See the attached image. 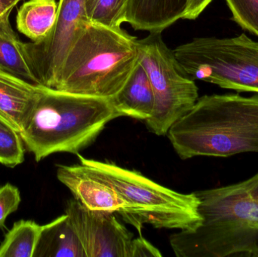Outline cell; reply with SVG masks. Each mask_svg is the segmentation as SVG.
I'll list each match as a JSON object with an SVG mask.
<instances>
[{"label": "cell", "mask_w": 258, "mask_h": 257, "mask_svg": "<svg viewBox=\"0 0 258 257\" xmlns=\"http://www.w3.org/2000/svg\"><path fill=\"white\" fill-rule=\"evenodd\" d=\"M42 229L33 220L15 222L0 244V257L34 256Z\"/></svg>", "instance_id": "e0dca14e"}, {"label": "cell", "mask_w": 258, "mask_h": 257, "mask_svg": "<svg viewBox=\"0 0 258 257\" xmlns=\"http://www.w3.org/2000/svg\"><path fill=\"white\" fill-rule=\"evenodd\" d=\"M57 167V180L83 206L92 211L118 214L130 224L132 208L112 184L81 163Z\"/></svg>", "instance_id": "30bf717a"}, {"label": "cell", "mask_w": 258, "mask_h": 257, "mask_svg": "<svg viewBox=\"0 0 258 257\" xmlns=\"http://www.w3.org/2000/svg\"><path fill=\"white\" fill-rule=\"evenodd\" d=\"M232 21L258 37V0H225Z\"/></svg>", "instance_id": "ffe728a7"}, {"label": "cell", "mask_w": 258, "mask_h": 257, "mask_svg": "<svg viewBox=\"0 0 258 257\" xmlns=\"http://www.w3.org/2000/svg\"><path fill=\"white\" fill-rule=\"evenodd\" d=\"M137 42L140 63L147 72L155 95L154 111L145 124L150 132L163 136L194 107L199 89L164 42L162 33H150Z\"/></svg>", "instance_id": "52a82bcc"}, {"label": "cell", "mask_w": 258, "mask_h": 257, "mask_svg": "<svg viewBox=\"0 0 258 257\" xmlns=\"http://www.w3.org/2000/svg\"><path fill=\"white\" fill-rule=\"evenodd\" d=\"M173 51L192 79L258 94V42L245 33L234 37L195 38Z\"/></svg>", "instance_id": "8992f818"}, {"label": "cell", "mask_w": 258, "mask_h": 257, "mask_svg": "<svg viewBox=\"0 0 258 257\" xmlns=\"http://www.w3.org/2000/svg\"><path fill=\"white\" fill-rule=\"evenodd\" d=\"M20 1L21 0H0V3L9 10H12Z\"/></svg>", "instance_id": "cb8c5ba5"}, {"label": "cell", "mask_w": 258, "mask_h": 257, "mask_svg": "<svg viewBox=\"0 0 258 257\" xmlns=\"http://www.w3.org/2000/svg\"><path fill=\"white\" fill-rule=\"evenodd\" d=\"M122 117L112 98L85 96L43 86L21 131L37 162L54 153L78 155L113 119Z\"/></svg>", "instance_id": "3957f363"}, {"label": "cell", "mask_w": 258, "mask_h": 257, "mask_svg": "<svg viewBox=\"0 0 258 257\" xmlns=\"http://www.w3.org/2000/svg\"><path fill=\"white\" fill-rule=\"evenodd\" d=\"M11 12L0 17V70L41 85L33 69L27 43L21 42L11 25Z\"/></svg>", "instance_id": "5bb4252c"}, {"label": "cell", "mask_w": 258, "mask_h": 257, "mask_svg": "<svg viewBox=\"0 0 258 257\" xmlns=\"http://www.w3.org/2000/svg\"><path fill=\"white\" fill-rule=\"evenodd\" d=\"M80 163L113 186L132 208L131 225L141 235L144 225L156 229L194 231L203 222L195 193L183 194L163 187L135 170L77 155Z\"/></svg>", "instance_id": "5b68a950"}, {"label": "cell", "mask_w": 258, "mask_h": 257, "mask_svg": "<svg viewBox=\"0 0 258 257\" xmlns=\"http://www.w3.org/2000/svg\"><path fill=\"white\" fill-rule=\"evenodd\" d=\"M12 10H9V9H6L5 6H3V5L0 3V17L3 16L5 14L8 13V12H12Z\"/></svg>", "instance_id": "484cf974"}, {"label": "cell", "mask_w": 258, "mask_h": 257, "mask_svg": "<svg viewBox=\"0 0 258 257\" xmlns=\"http://www.w3.org/2000/svg\"><path fill=\"white\" fill-rule=\"evenodd\" d=\"M65 214L86 257H128L133 234L118 220L116 214L92 211L75 199L68 201Z\"/></svg>", "instance_id": "9c48e42d"}, {"label": "cell", "mask_w": 258, "mask_h": 257, "mask_svg": "<svg viewBox=\"0 0 258 257\" xmlns=\"http://www.w3.org/2000/svg\"><path fill=\"white\" fill-rule=\"evenodd\" d=\"M129 0H97L89 21L110 28H119L126 22Z\"/></svg>", "instance_id": "d6986e66"}, {"label": "cell", "mask_w": 258, "mask_h": 257, "mask_svg": "<svg viewBox=\"0 0 258 257\" xmlns=\"http://www.w3.org/2000/svg\"><path fill=\"white\" fill-rule=\"evenodd\" d=\"M42 88L0 70V119L21 133Z\"/></svg>", "instance_id": "8fae6325"}, {"label": "cell", "mask_w": 258, "mask_h": 257, "mask_svg": "<svg viewBox=\"0 0 258 257\" xmlns=\"http://www.w3.org/2000/svg\"><path fill=\"white\" fill-rule=\"evenodd\" d=\"M86 0H59L57 19L49 36L39 44L27 43L41 85L54 89L65 58L82 26L89 21Z\"/></svg>", "instance_id": "ba28073f"}, {"label": "cell", "mask_w": 258, "mask_h": 257, "mask_svg": "<svg viewBox=\"0 0 258 257\" xmlns=\"http://www.w3.org/2000/svg\"><path fill=\"white\" fill-rule=\"evenodd\" d=\"M188 0H129L126 22L135 30L162 33L183 18Z\"/></svg>", "instance_id": "7c38bea8"}, {"label": "cell", "mask_w": 258, "mask_h": 257, "mask_svg": "<svg viewBox=\"0 0 258 257\" xmlns=\"http://www.w3.org/2000/svg\"><path fill=\"white\" fill-rule=\"evenodd\" d=\"M56 0H29L21 5L16 16L17 30L35 44L43 42L57 19Z\"/></svg>", "instance_id": "2e32d148"}, {"label": "cell", "mask_w": 258, "mask_h": 257, "mask_svg": "<svg viewBox=\"0 0 258 257\" xmlns=\"http://www.w3.org/2000/svg\"><path fill=\"white\" fill-rule=\"evenodd\" d=\"M21 202L18 187L11 184L0 187V229L4 227L8 217L18 209Z\"/></svg>", "instance_id": "44dd1931"}, {"label": "cell", "mask_w": 258, "mask_h": 257, "mask_svg": "<svg viewBox=\"0 0 258 257\" xmlns=\"http://www.w3.org/2000/svg\"><path fill=\"white\" fill-rule=\"evenodd\" d=\"M86 257L75 229L66 214L43 225L33 257Z\"/></svg>", "instance_id": "9a60e30c"}, {"label": "cell", "mask_w": 258, "mask_h": 257, "mask_svg": "<svg viewBox=\"0 0 258 257\" xmlns=\"http://www.w3.org/2000/svg\"><path fill=\"white\" fill-rule=\"evenodd\" d=\"M213 0H188L182 19L196 20Z\"/></svg>", "instance_id": "603a6c76"}, {"label": "cell", "mask_w": 258, "mask_h": 257, "mask_svg": "<svg viewBox=\"0 0 258 257\" xmlns=\"http://www.w3.org/2000/svg\"><path fill=\"white\" fill-rule=\"evenodd\" d=\"M202 224L170 237L177 257H258V172L242 182L195 192Z\"/></svg>", "instance_id": "6da1fadb"}, {"label": "cell", "mask_w": 258, "mask_h": 257, "mask_svg": "<svg viewBox=\"0 0 258 257\" xmlns=\"http://www.w3.org/2000/svg\"><path fill=\"white\" fill-rule=\"evenodd\" d=\"M25 150L20 133L0 119V164L9 167L22 164Z\"/></svg>", "instance_id": "ac0fdd59"}, {"label": "cell", "mask_w": 258, "mask_h": 257, "mask_svg": "<svg viewBox=\"0 0 258 257\" xmlns=\"http://www.w3.org/2000/svg\"><path fill=\"white\" fill-rule=\"evenodd\" d=\"M97 0H86L85 3H86V13H87L88 18L90 17L91 13H92V9H93L94 6H95V3Z\"/></svg>", "instance_id": "d4e9b609"}, {"label": "cell", "mask_w": 258, "mask_h": 257, "mask_svg": "<svg viewBox=\"0 0 258 257\" xmlns=\"http://www.w3.org/2000/svg\"><path fill=\"white\" fill-rule=\"evenodd\" d=\"M162 253L142 235L133 238L128 257H161Z\"/></svg>", "instance_id": "7402d4cb"}, {"label": "cell", "mask_w": 258, "mask_h": 257, "mask_svg": "<svg viewBox=\"0 0 258 257\" xmlns=\"http://www.w3.org/2000/svg\"><path fill=\"white\" fill-rule=\"evenodd\" d=\"M167 134L182 160L258 153V94L204 95Z\"/></svg>", "instance_id": "7a4b0ae2"}, {"label": "cell", "mask_w": 258, "mask_h": 257, "mask_svg": "<svg viewBox=\"0 0 258 257\" xmlns=\"http://www.w3.org/2000/svg\"><path fill=\"white\" fill-rule=\"evenodd\" d=\"M138 39L121 28L86 21L71 46L54 89L113 98L139 62Z\"/></svg>", "instance_id": "277c9868"}, {"label": "cell", "mask_w": 258, "mask_h": 257, "mask_svg": "<svg viewBox=\"0 0 258 257\" xmlns=\"http://www.w3.org/2000/svg\"><path fill=\"white\" fill-rule=\"evenodd\" d=\"M112 100L115 108L122 116L145 122L153 116L154 92L147 72L140 62L122 89Z\"/></svg>", "instance_id": "4fadbf2b"}]
</instances>
